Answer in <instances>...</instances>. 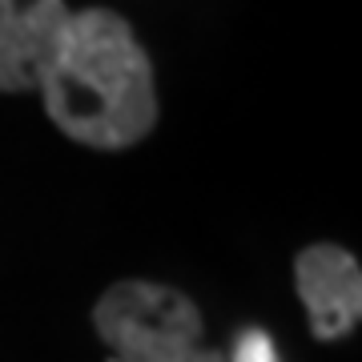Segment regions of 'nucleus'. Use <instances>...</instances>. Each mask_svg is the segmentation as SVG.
<instances>
[{
  "instance_id": "obj_1",
  "label": "nucleus",
  "mask_w": 362,
  "mask_h": 362,
  "mask_svg": "<svg viewBox=\"0 0 362 362\" xmlns=\"http://www.w3.org/2000/svg\"><path fill=\"white\" fill-rule=\"evenodd\" d=\"M37 93L69 141L121 153L157 125L153 61L133 25L113 8H77L57 33Z\"/></svg>"
},
{
  "instance_id": "obj_2",
  "label": "nucleus",
  "mask_w": 362,
  "mask_h": 362,
  "mask_svg": "<svg viewBox=\"0 0 362 362\" xmlns=\"http://www.w3.org/2000/svg\"><path fill=\"white\" fill-rule=\"evenodd\" d=\"M93 326L117 362H169L197 346L202 310L173 286L125 278L97 298Z\"/></svg>"
},
{
  "instance_id": "obj_3",
  "label": "nucleus",
  "mask_w": 362,
  "mask_h": 362,
  "mask_svg": "<svg viewBox=\"0 0 362 362\" xmlns=\"http://www.w3.org/2000/svg\"><path fill=\"white\" fill-rule=\"evenodd\" d=\"M294 286L318 342L354 334L362 318V266L334 242L306 246L294 258Z\"/></svg>"
},
{
  "instance_id": "obj_4",
  "label": "nucleus",
  "mask_w": 362,
  "mask_h": 362,
  "mask_svg": "<svg viewBox=\"0 0 362 362\" xmlns=\"http://www.w3.org/2000/svg\"><path fill=\"white\" fill-rule=\"evenodd\" d=\"M69 13L65 0H0V93H37Z\"/></svg>"
},
{
  "instance_id": "obj_5",
  "label": "nucleus",
  "mask_w": 362,
  "mask_h": 362,
  "mask_svg": "<svg viewBox=\"0 0 362 362\" xmlns=\"http://www.w3.org/2000/svg\"><path fill=\"white\" fill-rule=\"evenodd\" d=\"M230 362H282V358H278V346H274V338L266 334L262 326H246L242 334L233 338Z\"/></svg>"
},
{
  "instance_id": "obj_6",
  "label": "nucleus",
  "mask_w": 362,
  "mask_h": 362,
  "mask_svg": "<svg viewBox=\"0 0 362 362\" xmlns=\"http://www.w3.org/2000/svg\"><path fill=\"white\" fill-rule=\"evenodd\" d=\"M169 362H226L218 354V350H202V346H194V350H185V354H177V358H169Z\"/></svg>"
}]
</instances>
